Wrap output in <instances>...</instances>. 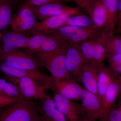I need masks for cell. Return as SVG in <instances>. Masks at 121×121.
Here are the masks:
<instances>
[{
	"label": "cell",
	"mask_w": 121,
	"mask_h": 121,
	"mask_svg": "<svg viewBox=\"0 0 121 121\" xmlns=\"http://www.w3.org/2000/svg\"><path fill=\"white\" fill-rule=\"evenodd\" d=\"M52 35L58 36L69 43H78L88 40L97 41L104 37L105 33L103 28L95 25L89 27L65 25L60 27Z\"/></svg>",
	"instance_id": "3"
},
{
	"label": "cell",
	"mask_w": 121,
	"mask_h": 121,
	"mask_svg": "<svg viewBox=\"0 0 121 121\" xmlns=\"http://www.w3.org/2000/svg\"><path fill=\"white\" fill-rule=\"evenodd\" d=\"M84 89L71 77L55 80L53 90L63 97L73 101L81 100Z\"/></svg>",
	"instance_id": "11"
},
{
	"label": "cell",
	"mask_w": 121,
	"mask_h": 121,
	"mask_svg": "<svg viewBox=\"0 0 121 121\" xmlns=\"http://www.w3.org/2000/svg\"><path fill=\"white\" fill-rule=\"evenodd\" d=\"M95 43V41L93 40H88L74 43L82 54L87 63H93V51Z\"/></svg>",
	"instance_id": "27"
},
{
	"label": "cell",
	"mask_w": 121,
	"mask_h": 121,
	"mask_svg": "<svg viewBox=\"0 0 121 121\" xmlns=\"http://www.w3.org/2000/svg\"><path fill=\"white\" fill-rule=\"evenodd\" d=\"M109 67L117 77L121 76V54H108Z\"/></svg>",
	"instance_id": "29"
},
{
	"label": "cell",
	"mask_w": 121,
	"mask_h": 121,
	"mask_svg": "<svg viewBox=\"0 0 121 121\" xmlns=\"http://www.w3.org/2000/svg\"><path fill=\"white\" fill-rule=\"evenodd\" d=\"M104 45L108 54H121V39L120 35H105Z\"/></svg>",
	"instance_id": "24"
},
{
	"label": "cell",
	"mask_w": 121,
	"mask_h": 121,
	"mask_svg": "<svg viewBox=\"0 0 121 121\" xmlns=\"http://www.w3.org/2000/svg\"><path fill=\"white\" fill-rule=\"evenodd\" d=\"M71 2H75L78 8L83 9L88 13L91 17L92 11V4L93 0H69Z\"/></svg>",
	"instance_id": "31"
},
{
	"label": "cell",
	"mask_w": 121,
	"mask_h": 121,
	"mask_svg": "<svg viewBox=\"0 0 121 121\" xmlns=\"http://www.w3.org/2000/svg\"><path fill=\"white\" fill-rule=\"evenodd\" d=\"M36 17L29 7L22 5L12 17L10 25L13 32L23 33L34 27L37 22Z\"/></svg>",
	"instance_id": "9"
},
{
	"label": "cell",
	"mask_w": 121,
	"mask_h": 121,
	"mask_svg": "<svg viewBox=\"0 0 121 121\" xmlns=\"http://www.w3.org/2000/svg\"><path fill=\"white\" fill-rule=\"evenodd\" d=\"M7 80L6 79L0 78V94L9 97L19 99H24L18 86Z\"/></svg>",
	"instance_id": "23"
},
{
	"label": "cell",
	"mask_w": 121,
	"mask_h": 121,
	"mask_svg": "<svg viewBox=\"0 0 121 121\" xmlns=\"http://www.w3.org/2000/svg\"><path fill=\"white\" fill-rule=\"evenodd\" d=\"M23 33L6 32L2 35L0 44V60L3 56L18 48H23L29 39Z\"/></svg>",
	"instance_id": "14"
},
{
	"label": "cell",
	"mask_w": 121,
	"mask_h": 121,
	"mask_svg": "<svg viewBox=\"0 0 121 121\" xmlns=\"http://www.w3.org/2000/svg\"><path fill=\"white\" fill-rule=\"evenodd\" d=\"M71 16L64 14L49 17L40 22L37 21L34 27L29 31L33 35L39 34L52 35L60 27L65 26L67 20Z\"/></svg>",
	"instance_id": "16"
},
{
	"label": "cell",
	"mask_w": 121,
	"mask_h": 121,
	"mask_svg": "<svg viewBox=\"0 0 121 121\" xmlns=\"http://www.w3.org/2000/svg\"><path fill=\"white\" fill-rule=\"evenodd\" d=\"M117 78L109 67L104 64L99 71L97 83L98 98L101 103L110 85Z\"/></svg>",
	"instance_id": "18"
},
{
	"label": "cell",
	"mask_w": 121,
	"mask_h": 121,
	"mask_svg": "<svg viewBox=\"0 0 121 121\" xmlns=\"http://www.w3.org/2000/svg\"><path fill=\"white\" fill-rule=\"evenodd\" d=\"M2 34L0 32V44L1 41V38H2Z\"/></svg>",
	"instance_id": "37"
},
{
	"label": "cell",
	"mask_w": 121,
	"mask_h": 121,
	"mask_svg": "<svg viewBox=\"0 0 121 121\" xmlns=\"http://www.w3.org/2000/svg\"><path fill=\"white\" fill-rule=\"evenodd\" d=\"M104 63H87L84 66L81 73L80 83L85 89L98 96L97 83L99 70Z\"/></svg>",
	"instance_id": "15"
},
{
	"label": "cell",
	"mask_w": 121,
	"mask_h": 121,
	"mask_svg": "<svg viewBox=\"0 0 121 121\" xmlns=\"http://www.w3.org/2000/svg\"><path fill=\"white\" fill-rule=\"evenodd\" d=\"M53 100L56 107L68 121H78L83 117L80 104L55 91Z\"/></svg>",
	"instance_id": "12"
},
{
	"label": "cell",
	"mask_w": 121,
	"mask_h": 121,
	"mask_svg": "<svg viewBox=\"0 0 121 121\" xmlns=\"http://www.w3.org/2000/svg\"><path fill=\"white\" fill-rule=\"evenodd\" d=\"M49 35L43 34L33 35L29 37L22 48L26 49L33 54L36 53Z\"/></svg>",
	"instance_id": "25"
},
{
	"label": "cell",
	"mask_w": 121,
	"mask_h": 121,
	"mask_svg": "<svg viewBox=\"0 0 121 121\" xmlns=\"http://www.w3.org/2000/svg\"><path fill=\"white\" fill-rule=\"evenodd\" d=\"M7 80L16 84L24 98L41 100L45 97L46 90L36 80L28 77L15 78L6 76Z\"/></svg>",
	"instance_id": "5"
},
{
	"label": "cell",
	"mask_w": 121,
	"mask_h": 121,
	"mask_svg": "<svg viewBox=\"0 0 121 121\" xmlns=\"http://www.w3.org/2000/svg\"><path fill=\"white\" fill-rule=\"evenodd\" d=\"M78 121H92L86 117H82Z\"/></svg>",
	"instance_id": "36"
},
{
	"label": "cell",
	"mask_w": 121,
	"mask_h": 121,
	"mask_svg": "<svg viewBox=\"0 0 121 121\" xmlns=\"http://www.w3.org/2000/svg\"><path fill=\"white\" fill-rule=\"evenodd\" d=\"M66 57L67 68L69 75L78 82L80 83L81 73L87 63L74 43H69Z\"/></svg>",
	"instance_id": "7"
},
{
	"label": "cell",
	"mask_w": 121,
	"mask_h": 121,
	"mask_svg": "<svg viewBox=\"0 0 121 121\" xmlns=\"http://www.w3.org/2000/svg\"><path fill=\"white\" fill-rule=\"evenodd\" d=\"M40 115L39 104L22 99L0 109V121H32Z\"/></svg>",
	"instance_id": "2"
},
{
	"label": "cell",
	"mask_w": 121,
	"mask_h": 121,
	"mask_svg": "<svg viewBox=\"0 0 121 121\" xmlns=\"http://www.w3.org/2000/svg\"><path fill=\"white\" fill-rule=\"evenodd\" d=\"M19 99H20L15 98L9 97L0 94V109L7 105L14 102Z\"/></svg>",
	"instance_id": "33"
},
{
	"label": "cell",
	"mask_w": 121,
	"mask_h": 121,
	"mask_svg": "<svg viewBox=\"0 0 121 121\" xmlns=\"http://www.w3.org/2000/svg\"><path fill=\"white\" fill-rule=\"evenodd\" d=\"M12 2L11 0L0 2V32L5 30L10 25L12 17Z\"/></svg>",
	"instance_id": "21"
},
{
	"label": "cell",
	"mask_w": 121,
	"mask_h": 121,
	"mask_svg": "<svg viewBox=\"0 0 121 121\" xmlns=\"http://www.w3.org/2000/svg\"><path fill=\"white\" fill-rule=\"evenodd\" d=\"M32 121H45L41 115L39 117Z\"/></svg>",
	"instance_id": "35"
},
{
	"label": "cell",
	"mask_w": 121,
	"mask_h": 121,
	"mask_svg": "<svg viewBox=\"0 0 121 121\" xmlns=\"http://www.w3.org/2000/svg\"><path fill=\"white\" fill-rule=\"evenodd\" d=\"M117 31L118 32H121V0H118L117 7Z\"/></svg>",
	"instance_id": "34"
},
{
	"label": "cell",
	"mask_w": 121,
	"mask_h": 121,
	"mask_svg": "<svg viewBox=\"0 0 121 121\" xmlns=\"http://www.w3.org/2000/svg\"><path fill=\"white\" fill-rule=\"evenodd\" d=\"M107 11L101 0H93L91 19L94 25L103 28L106 22Z\"/></svg>",
	"instance_id": "20"
},
{
	"label": "cell",
	"mask_w": 121,
	"mask_h": 121,
	"mask_svg": "<svg viewBox=\"0 0 121 121\" xmlns=\"http://www.w3.org/2000/svg\"><path fill=\"white\" fill-rule=\"evenodd\" d=\"M12 2H17V1L20 0H11Z\"/></svg>",
	"instance_id": "38"
},
{
	"label": "cell",
	"mask_w": 121,
	"mask_h": 121,
	"mask_svg": "<svg viewBox=\"0 0 121 121\" xmlns=\"http://www.w3.org/2000/svg\"><path fill=\"white\" fill-rule=\"evenodd\" d=\"M0 71L6 76L15 78L28 77L36 80L45 90L54 89L55 79L52 76L39 70H28L13 67L4 62L0 61Z\"/></svg>",
	"instance_id": "4"
},
{
	"label": "cell",
	"mask_w": 121,
	"mask_h": 121,
	"mask_svg": "<svg viewBox=\"0 0 121 121\" xmlns=\"http://www.w3.org/2000/svg\"><path fill=\"white\" fill-rule=\"evenodd\" d=\"M65 25H71L80 27H89L93 26L94 24L90 16L79 14L70 16L67 20Z\"/></svg>",
	"instance_id": "26"
},
{
	"label": "cell",
	"mask_w": 121,
	"mask_h": 121,
	"mask_svg": "<svg viewBox=\"0 0 121 121\" xmlns=\"http://www.w3.org/2000/svg\"><path fill=\"white\" fill-rule=\"evenodd\" d=\"M40 101L39 112L45 121H68L50 96L47 95Z\"/></svg>",
	"instance_id": "17"
},
{
	"label": "cell",
	"mask_w": 121,
	"mask_h": 121,
	"mask_svg": "<svg viewBox=\"0 0 121 121\" xmlns=\"http://www.w3.org/2000/svg\"><path fill=\"white\" fill-rule=\"evenodd\" d=\"M30 8L35 16L41 21L64 14L72 16L80 14L82 10L79 8L70 7L65 5L64 3L59 2L49 3Z\"/></svg>",
	"instance_id": "6"
},
{
	"label": "cell",
	"mask_w": 121,
	"mask_h": 121,
	"mask_svg": "<svg viewBox=\"0 0 121 121\" xmlns=\"http://www.w3.org/2000/svg\"><path fill=\"white\" fill-rule=\"evenodd\" d=\"M105 36L95 41L93 51V63H102L107 58L108 52L104 45Z\"/></svg>",
	"instance_id": "28"
},
{
	"label": "cell",
	"mask_w": 121,
	"mask_h": 121,
	"mask_svg": "<svg viewBox=\"0 0 121 121\" xmlns=\"http://www.w3.org/2000/svg\"><path fill=\"white\" fill-rule=\"evenodd\" d=\"M0 61L19 69L39 70L41 66L35 58L17 50L5 55L1 58Z\"/></svg>",
	"instance_id": "8"
},
{
	"label": "cell",
	"mask_w": 121,
	"mask_h": 121,
	"mask_svg": "<svg viewBox=\"0 0 121 121\" xmlns=\"http://www.w3.org/2000/svg\"><path fill=\"white\" fill-rule=\"evenodd\" d=\"M80 108L83 117L96 121L101 114L102 105L98 98L93 93L84 89L81 99Z\"/></svg>",
	"instance_id": "10"
},
{
	"label": "cell",
	"mask_w": 121,
	"mask_h": 121,
	"mask_svg": "<svg viewBox=\"0 0 121 121\" xmlns=\"http://www.w3.org/2000/svg\"><path fill=\"white\" fill-rule=\"evenodd\" d=\"M4 0H0V2L1 1H2Z\"/></svg>",
	"instance_id": "39"
},
{
	"label": "cell",
	"mask_w": 121,
	"mask_h": 121,
	"mask_svg": "<svg viewBox=\"0 0 121 121\" xmlns=\"http://www.w3.org/2000/svg\"><path fill=\"white\" fill-rule=\"evenodd\" d=\"M121 77L115 78L111 83L101 103L102 111L99 121H107L111 111L115 106V102L121 92Z\"/></svg>",
	"instance_id": "13"
},
{
	"label": "cell",
	"mask_w": 121,
	"mask_h": 121,
	"mask_svg": "<svg viewBox=\"0 0 121 121\" xmlns=\"http://www.w3.org/2000/svg\"><path fill=\"white\" fill-rule=\"evenodd\" d=\"M69 44L68 42L51 52L34 54L40 65L47 68L55 80L71 77L67 70L66 62V52Z\"/></svg>",
	"instance_id": "1"
},
{
	"label": "cell",
	"mask_w": 121,
	"mask_h": 121,
	"mask_svg": "<svg viewBox=\"0 0 121 121\" xmlns=\"http://www.w3.org/2000/svg\"><path fill=\"white\" fill-rule=\"evenodd\" d=\"M70 2H71L69 0H26L23 5L29 8H32L54 2L64 4Z\"/></svg>",
	"instance_id": "30"
},
{
	"label": "cell",
	"mask_w": 121,
	"mask_h": 121,
	"mask_svg": "<svg viewBox=\"0 0 121 121\" xmlns=\"http://www.w3.org/2000/svg\"><path fill=\"white\" fill-rule=\"evenodd\" d=\"M101 1L107 11L106 22L103 29L106 35H114L117 23L118 0Z\"/></svg>",
	"instance_id": "19"
},
{
	"label": "cell",
	"mask_w": 121,
	"mask_h": 121,
	"mask_svg": "<svg viewBox=\"0 0 121 121\" xmlns=\"http://www.w3.org/2000/svg\"><path fill=\"white\" fill-rule=\"evenodd\" d=\"M107 121H121V103L115 106L111 111Z\"/></svg>",
	"instance_id": "32"
},
{
	"label": "cell",
	"mask_w": 121,
	"mask_h": 121,
	"mask_svg": "<svg viewBox=\"0 0 121 121\" xmlns=\"http://www.w3.org/2000/svg\"><path fill=\"white\" fill-rule=\"evenodd\" d=\"M68 42L56 35H50L36 53L53 51L62 47Z\"/></svg>",
	"instance_id": "22"
}]
</instances>
